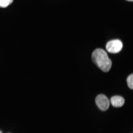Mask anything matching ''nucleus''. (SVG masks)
Wrapping results in <instances>:
<instances>
[{
	"instance_id": "1",
	"label": "nucleus",
	"mask_w": 133,
	"mask_h": 133,
	"mask_svg": "<svg viewBox=\"0 0 133 133\" xmlns=\"http://www.w3.org/2000/svg\"><path fill=\"white\" fill-rule=\"evenodd\" d=\"M91 58L93 62L102 71L106 72L110 70L112 65V61L104 50L96 49L92 53Z\"/></svg>"
},
{
	"instance_id": "4",
	"label": "nucleus",
	"mask_w": 133,
	"mask_h": 133,
	"mask_svg": "<svg viewBox=\"0 0 133 133\" xmlns=\"http://www.w3.org/2000/svg\"><path fill=\"white\" fill-rule=\"evenodd\" d=\"M111 102L114 107H120L124 105L125 100L121 96H115L111 98Z\"/></svg>"
},
{
	"instance_id": "8",
	"label": "nucleus",
	"mask_w": 133,
	"mask_h": 133,
	"mask_svg": "<svg viewBox=\"0 0 133 133\" xmlns=\"http://www.w3.org/2000/svg\"><path fill=\"white\" fill-rule=\"evenodd\" d=\"M0 133H2V132L1 130H0Z\"/></svg>"
},
{
	"instance_id": "7",
	"label": "nucleus",
	"mask_w": 133,
	"mask_h": 133,
	"mask_svg": "<svg viewBox=\"0 0 133 133\" xmlns=\"http://www.w3.org/2000/svg\"><path fill=\"white\" fill-rule=\"evenodd\" d=\"M126 1H133V0H126Z\"/></svg>"
},
{
	"instance_id": "5",
	"label": "nucleus",
	"mask_w": 133,
	"mask_h": 133,
	"mask_svg": "<svg viewBox=\"0 0 133 133\" xmlns=\"http://www.w3.org/2000/svg\"><path fill=\"white\" fill-rule=\"evenodd\" d=\"M13 0H0V7L3 8L7 7L12 4Z\"/></svg>"
},
{
	"instance_id": "6",
	"label": "nucleus",
	"mask_w": 133,
	"mask_h": 133,
	"mask_svg": "<svg viewBox=\"0 0 133 133\" xmlns=\"http://www.w3.org/2000/svg\"><path fill=\"white\" fill-rule=\"evenodd\" d=\"M127 81L128 86L131 89H133V74L129 76L127 78Z\"/></svg>"
},
{
	"instance_id": "3",
	"label": "nucleus",
	"mask_w": 133,
	"mask_h": 133,
	"mask_svg": "<svg viewBox=\"0 0 133 133\" xmlns=\"http://www.w3.org/2000/svg\"><path fill=\"white\" fill-rule=\"evenodd\" d=\"M96 103L101 110L105 111L109 109L110 101L108 98L103 94H100L96 97Z\"/></svg>"
},
{
	"instance_id": "2",
	"label": "nucleus",
	"mask_w": 133,
	"mask_h": 133,
	"mask_svg": "<svg viewBox=\"0 0 133 133\" xmlns=\"http://www.w3.org/2000/svg\"><path fill=\"white\" fill-rule=\"evenodd\" d=\"M122 43L118 39L114 40L109 42L106 46L107 51L112 54L119 52L122 50Z\"/></svg>"
}]
</instances>
